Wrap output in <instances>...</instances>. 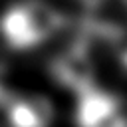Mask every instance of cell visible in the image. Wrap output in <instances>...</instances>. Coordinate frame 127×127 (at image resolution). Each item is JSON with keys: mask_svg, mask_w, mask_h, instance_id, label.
I'll use <instances>...</instances> for the list:
<instances>
[{"mask_svg": "<svg viewBox=\"0 0 127 127\" xmlns=\"http://www.w3.org/2000/svg\"><path fill=\"white\" fill-rule=\"evenodd\" d=\"M64 24L62 14L46 0H24L6 10L0 20L2 38L12 48H34L50 40Z\"/></svg>", "mask_w": 127, "mask_h": 127, "instance_id": "6da1fadb", "label": "cell"}, {"mask_svg": "<svg viewBox=\"0 0 127 127\" xmlns=\"http://www.w3.org/2000/svg\"><path fill=\"white\" fill-rule=\"evenodd\" d=\"M75 119L79 127H127V107L95 85L77 95Z\"/></svg>", "mask_w": 127, "mask_h": 127, "instance_id": "7a4b0ae2", "label": "cell"}, {"mask_svg": "<svg viewBox=\"0 0 127 127\" xmlns=\"http://www.w3.org/2000/svg\"><path fill=\"white\" fill-rule=\"evenodd\" d=\"M52 73L58 83L71 89L75 95L95 87V62L91 60L85 42H77L54 58Z\"/></svg>", "mask_w": 127, "mask_h": 127, "instance_id": "3957f363", "label": "cell"}, {"mask_svg": "<svg viewBox=\"0 0 127 127\" xmlns=\"http://www.w3.org/2000/svg\"><path fill=\"white\" fill-rule=\"evenodd\" d=\"M4 119L8 127H50L54 107L42 95H22L6 101Z\"/></svg>", "mask_w": 127, "mask_h": 127, "instance_id": "277c9868", "label": "cell"}, {"mask_svg": "<svg viewBox=\"0 0 127 127\" xmlns=\"http://www.w3.org/2000/svg\"><path fill=\"white\" fill-rule=\"evenodd\" d=\"M111 48H113L117 60L121 62V65L127 69V26L115 36V40L111 42Z\"/></svg>", "mask_w": 127, "mask_h": 127, "instance_id": "5b68a950", "label": "cell"}, {"mask_svg": "<svg viewBox=\"0 0 127 127\" xmlns=\"http://www.w3.org/2000/svg\"><path fill=\"white\" fill-rule=\"evenodd\" d=\"M121 2H123V4H125V8H127V0H121Z\"/></svg>", "mask_w": 127, "mask_h": 127, "instance_id": "8992f818", "label": "cell"}]
</instances>
